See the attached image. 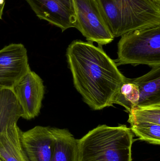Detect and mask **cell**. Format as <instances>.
Segmentation results:
<instances>
[{
  "label": "cell",
  "mask_w": 160,
  "mask_h": 161,
  "mask_svg": "<svg viewBox=\"0 0 160 161\" xmlns=\"http://www.w3.org/2000/svg\"><path fill=\"white\" fill-rule=\"evenodd\" d=\"M66 55L74 87L84 101L94 110L113 106L127 78L102 46L77 40L69 45Z\"/></svg>",
  "instance_id": "1"
},
{
  "label": "cell",
  "mask_w": 160,
  "mask_h": 161,
  "mask_svg": "<svg viewBox=\"0 0 160 161\" xmlns=\"http://www.w3.org/2000/svg\"><path fill=\"white\" fill-rule=\"evenodd\" d=\"M133 134L126 125H101L78 140V161H132Z\"/></svg>",
  "instance_id": "2"
},
{
  "label": "cell",
  "mask_w": 160,
  "mask_h": 161,
  "mask_svg": "<svg viewBox=\"0 0 160 161\" xmlns=\"http://www.w3.org/2000/svg\"><path fill=\"white\" fill-rule=\"evenodd\" d=\"M118 43L117 66L142 64L160 67V25L130 31Z\"/></svg>",
  "instance_id": "3"
},
{
  "label": "cell",
  "mask_w": 160,
  "mask_h": 161,
  "mask_svg": "<svg viewBox=\"0 0 160 161\" xmlns=\"http://www.w3.org/2000/svg\"><path fill=\"white\" fill-rule=\"evenodd\" d=\"M76 17L75 28L87 42L100 46L111 43L114 37L109 30L95 0H72Z\"/></svg>",
  "instance_id": "4"
},
{
  "label": "cell",
  "mask_w": 160,
  "mask_h": 161,
  "mask_svg": "<svg viewBox=\"0 0 160 161\" xmlns=\"http://www.w3.org/2000/svg\"><path fill=\"white\" fill-rule=\"evenodd\" d=\"M121 16L122 35L160 25V3L155 0H115Z\"/></svg>",
  "instance_id": "5"
},
{
  "label": "cell",
  "mask_w": 160,
  "mask_h": 161,
  "mask_svg": "<svg viewBox=\"0 0 160 161\" xmlns=\"http://www.w3.org/2000/svg\"><path fill=\"white\" fill-rule=\"evenodd\" d=\"M30 69L27 50L21 43H12L0 50V90H13Z\"/></svg>",
  "instance_id": "6"
},
{
  "label": "cell",
  "mask_w": 160,
  "mask_h": 161,
  "mask_svg": "<svg viewBox=\"0 0 160 161\" xmlns=\"http://www.w3.org/2000/svg\"><path fill=\"white\" fill-rule=\"evenodd\" d=\"M131 130L141 141L160 144V103L137 105L129 111Z\"/></svg>",
  "instance_id": "7"
},
{
  "label": "cell",
  "mask_w": 160,
  "mask_h": 161,
  "mask_svg": "<svg viewBox=\"0 0 160 161\" xmlns=\"http://www.w3.org/2000/svg\"><path fill=\"white\" fill-rule=\"evenodd\" d=\"M12 91L22 110V118L31 120L39 115L44 97V86L36 73L30 69Z\"/></svg>",
  "instance_id": "8"
},
{
  "label": "cell",
  "mask_w": 160,
  "mask_h": 161,
  "mask_svg": "<svg viewBox=\"0 0 160 161\" xmlns=\"http://www.w3.org/2000/svg\"><path fill=\"white\" fill-rule=\"evenodd\" d=\"M36 16L62 30L75 27L72 0H26Z\"/></svg>",
  "instance_id": "9"
},
{
  "label": "cell",
  "mask_w": 160,
  "mask_h": 161,
  "mask_svg": "<svg viewBox=\"0 0 160 161\" xmlns=\"http://www.w3.org/2000/svg\"><path fill=\"white\" fill-rule=\"evenodd\" d=\"M21 141L29 161H51L54 146L52 127L36 126L22 131Z\"/></svg>",
  "instance_id": "10"
},
{
  "label": "cell",
  "mask_w": 160,
  "mask_h": 161,
  "mask_svg": "<svg viewBox=\"0 0 160 161\" xmlns=\"http://www.w3.org/2000/svg\"><path fill=\"white\" fill-rule=\"evenodd\" d=\"M21 131L15 124L0 133V159L2 161H30L22 144Z\"/></svg>",
  "instance_id": "11"
},
{
  "label": "cell",
  "mask_w": 160,
  "mask_h": 161,
  "mask_svg": "<svg viewBox=\"0 0 160 161\" xmlns=\"http://www.w3.org/2000/svg\"><path fill=\"white\" fill-rule=\"evenodd\" d=\"M52 130L54 146L50 161H78V140L68 129L52 127Z\"/></svg>",
  "instance_id": "12"
},
{
  "label": "cell",
  "mask_w": 160,
  "mask_h": 161,
  "mask_svg": "<svg viewBox=\"0 0 160 161\" xmlns=\"http://www.w3.org/2000/svg\"><path fill=\"white\" fill-rule=\"evenodd\" d=\"M132 80L140 91L138 105L160 103V67H153L148 73Z\"/></svg>",
  "instance_id": "13"
},
{
  "label": "cell",
  "mask_w": 160,
  "mask_h": 161,
  "mask_svg": "<svg viewBox=\"0 0 160 161\" xmlns=\"http://www.w3.org/2000/svg\"><path fill=\"white\" fill-rule=\"evenodd\" d=\"M114 37L122 36L121 16L115 0H95Z\"/></svg>",
  "instance_id": "14"
},
{
  "label": "cell",
  "mask_w": 160,
  "mask_h": 161,
  "mask_svg": "<svg viewBox=\"0 0 160 161\" xmlns=\"http://www.w3.org/2000/svg\"><path fill=\"white\" fill-rule=\"evenodd\" d=\"M139 99V87L132 79L127 78L119 89L114 104L123 106L129 112L132 108L138 105Z\"/></svg>",
  "instance_id": "15"
},
{
  "label": "cell",
  "mask_w": 160,
  "mask_h": 161,
  "mask_svg": "<svg viewBox=\"0 0 160 161\" xmlns=\"http://www.w3.org/2000/svg\"><path fill=\"white\" fill-rule=\"evenodd\" d=\"M5 3L0 5V19H1L3 16V11L4 8Z\"/></svg>",
  "instance_id": "16"
},
{
  "label": "cell",
  "mask_w": 160,
  "mask_h": 161,
  "mask_svg": "<svg viewBox=\"0 0 160 161\" xmlns=\"http://www.w3.org/2000/svg\"><path fill=\"white\" fill-rule=\"evenodd\" d=\"M5 3V0H0V5Z\"/></svg>",
  "instance_id": "17"
},
{
  "label": "cell",
  "mask_w": 160,
  "mask_h": 161,
  "mask_svg": "<svg viewBox=\"0 0 160 161\" xmlns=\"http://www.w3.org/2000/svg\"><path fill=\"white\" fill-rule=\"evenodd\" d=\"M155 1H157V2H158V3H160V0H155Z\"/></svg>",
  "instance_id": "18"
},
{
  "label": "cell",
  "mask_w": 160,
  "mask_h": 161,
  "mask_svg": "<svg viewBox=\"0 0 160 161\" xmlns=\"http://www.w3.org/2000/svg\"><path fill=\"white\" fill-rule=\"evenodd\" d=\"M0 161H2V160H1V159H0Z\"/></svg>",
  "instance_id": "19"
}]
</instances>
